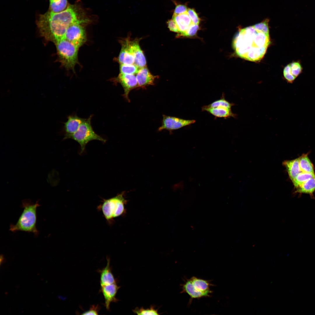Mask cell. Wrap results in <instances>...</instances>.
Segmentation results:
<instances>
[{
	"instance_id": "cell-1",
	"label": "cell",
	"mask_w": 315,
	"mask_h": 315,
	"mask_svg": "<svg viewBox=\"0 0 315 315\" xmlns=\"http://www.w3.org/2000/svg\"><path fill=\"white\" fill-rule=\"evenodd\" d=\"M270 43L269 34L252 26L239 30L234 38L233 45L236 54L240 57L257 62L263 58Z\"/></svg>"
},
{
	"instance_id": "cell-2",
	"label": "cell",
	"mask_w": 315,
	"mask_h": 315,
	"mask_svg": "<svg viewBox=\"0 0 315 315\" xmlns=\"http://www.w3.org/2000/svg\"><path fill=\"white\" fill-rule=\"evenodd\" d=\"M22 205L23 211L16 223L10 225V230L13 232L22 231L32 233L38 236L39 231L36 227V211L40 206L38 201L34 203L30 200H25L22 201Z\"/></svg>"
},
{
	"instance_id": "cell-3",
	"label": "cell",
	"mask_w": 315,
	"mask_h": 315,
	"mask_svg": "<svg viewBox=\"0 0 315 315\" xmlns=\"http://www.w3.org/2000/svg\"><path fill=\"white\" fill-rule=\"evenodd\" d=\"M55 44L61 63L66 69L74 70L78 63L79 48L64 39L58 41Z\"/></svg>"
},
{
	"instance_id": "cell-4",
	"label": "cell",
	"mask_w": 315,
	"mask_h": 315,
	"mask_svg": "<svg viewBox=\"0 0 315 315\" xmlns=\"http://www.w3.org/2000/svg\"><path fill=\"white\" fill-rule=\"evenodd\" d=\"M92 115L87 118H85L77 131L72 135L69 139L77 142L80 147V153L84 151L87 144L91 141L97 140L105 143L106 140L97 134L94 130L91 125Z\"/></svg>"
},
{
	"instance_id": "cell-5",
	"label": "cell",
	"mask_w": 315,
	"mask_h": 315,
	"mask_svg": "<svg viewBox=\"0 0 315 315\" xmlns=\"http://www.w3.org/2000/svg\"><path fill=\"white\" fill-rule=\"evenodd\" d=\"M210 281L193 276L182 285V293H187L191 299L209 297L212 293Z\"/></svg>"
},
{
	"instance_id": "cell-6",
	"label": "cell",
	"mask_w": 315,
	"mask_h": 315,
	"mask_svg": "<svg viewBox=\"0 0 315 315\" xmlns=\"http://www.w3.org/2000/svg\"><path fill=\"white\" fill-rule=\"evenodd\" d=\"M124 193H121L113 197L104 200L98 207L107 221L110 222L113 218L123 214L126 200Z\"/></svg>"
},
{
	"instance_id": "cell-7",
	"label": "cell",
	"mask_w": 315,
	"mask_h": 315,
	"mask_svg": "<svg viewBox=\"0 0 315 315\" xmlns=\"http://www.w3.org/2000/svg\"><path fill=\"white\" fill-rule=\"evenodd\" d=\"M81 25L79 24H74L69 26L63 38L70 42L79 48L83 45L86 40L85 31Z\"/></svg>"
},
{
	"instance_id": "cell-8",
	"label": "cell",
	"mask_w": 315,
	"mask_h": 315,
	"mask_svg": "<svg viewBox=\"0 0 315 315\" xmlns=\"http://www.w3.org/2000/svg\"><path fill=\"white\" fill-rule=\"evenodd\" d=\"M195 122L194 120H185L163 115L161 125L158 130L160 131L166 130L171 132L190 125Z\"/></svg>"
},
{
	"instance_id": "cell-9",
	"label": "cell",
	"mask_w": 315,
	"mask_h": 315,
	"mask_svg": "<svg viewBox=\"0 0 315 315\" xmlns=\"http://www.w3.org/2000/svg\"><path fill=\"white\" fill-rule=\"evenodd\" d=\"M115 82L120 83L123 88L124 93L122 94L123 97L128 102H130L129 97L130 92L138 87V83L136 76L134 75L120 73L117 78L114 80Z\"/></svg>"
},
{
	"instance_id": "cell-10",
	"label": "cell",
	"mask_w": 315,
	"mask_h": 315,
	"mask_svg": "<svg viewBox=\"0 0 315 315\" xmlns=\"http://www.w3.org/2000/svg\"><path fill=\"white\" fill-rule=\"evenodd\" d=\"M84 119L79 117L76 114L69 116L67 120L64 124L62 130L64 136L63 139H69L77 131Z\"/></svg>"
},
{
	"instance_id": "cell-11",
	"label": "cell",
	"mask_w": 315,
	"mask_h": 315,
	"mask_svg": "<svg viewBox=\"0 0 315 315\" xmlns=\"http://www.w3.org/2000/svg\"><path fill=\"white\" fill-rule=\"evenodd\" d=\"M303 68L300 60L294 61L287 65L284 68L283 75L287 81L293 83L296 78L302 72Z\"/></svg>"
},
{
	"instance_id": "cell-12",
	"label": "cell",
	"mask_w": 315,
	"mask_h": 315,
	"mask_svg": "<svg viewBox=\"0 0 315 315\" xmlns=\"http://www.w3.org/2000/svg\"><path fill=\"white\" fill-rule=\"evenodd\" d=\"M120 287L118 286L116 282L101 286L100 292L104 296L105 300L104 305L107 310H109L110 304L111 302H117L118 301L116 296Z\"/></svg>"
},
{
	"instance_id": "cell-13",
	"label": "cell",
	"mask_w": 315,
	"mask_h": 315,
	"mask_svg": "<svg viewBox=\"0 0 315 315\" xmlns=\"http://www.w3.org/2000/svg\"><path fill=\"white\" fill-rule=\"evenodd\" d=\"M139 39L130 41V51L134 58V64L140 68L146 66V60L143 52L140 48Z\"/></svg>"
},
{
	"instance_id": "cell-14",
	"label": "cell",
	"mask_w": 315,
	"mask_h": 315,
	"mask_svg": "<svg viewBox=\"0 0 315 315\" xmlns=\"http://www.w3.org/2000/svg\"><path fill=\"white\" fill-rule=\"evenodd\" d=\"M138 87L144 88L146 87L154 84L158 77L153 75L146 67L141 68L136 76Z\"/></svg>"
},
{
	"instance_id": "cell-15",
	"label": "cell",
	"mask_w": 315,
	"mask_h": 315,
	"mask_svg": "<svg viewBox=\"0 0 315 315\" xmlns=\"http://www.w3.org/2000/svg\"><path fill=\"white\" fill-rule=\"evenodd\" d=\"M172 19L175 21L178 30L177 36H184L187 30L192 23L187 12L178 15L173 14Z\"/></svg>"
},
{
	"instance_id": "cell-16",
	"label": "cell",
	"mask_w": 315,
	"mask_h": 315,
	"mask_svg": "<svg viewBox=\"0 0 315 315\" xmlns=\"http://www.w3.org/2000/svg\"><path fill=\"white\" fill-rule=\"evenodd\" d=\"M107 264L106 267L102 269H99L98 272L100 274V286L116 283V280L112 273V269L110 266V260L109 258H107Z\"/></svg>"
},
{
	"instance_id": "cell-17",
	"label": "cell",
	"mask_w": 315,
	"mask_h": 315,
	"mask_svg": "<svg viewBox=\"0 0 315 315\" xmlns=\"http://www.w3.org/2000/svg\"><path fill=\"white\" fill-rule=\"evenodd\" d=\"M202 111H206L216 118H223L225 119L231 117L236 118L237 115L233 113L231 109L223 107L214 108H201Z\"/></svg>"
},
{
	"instance_id": "cell-18",
	"label": "cell",
	"mask_w": 315,
	"mask_h": 315,
	"mask_svg": "<svg viewBox=\"0 0 315 315\" xmlns=\"http://www.w3.org/2000/svg\"><path fill=\"white\" fill-rule=\"evenodd\" d=\"M283 164L286 168L289 177L292 181L302 172L299 163V158L284 161Z\"/></svg>"
},
{
	"instance_id": "cell-19",
	"label": "cell",
	"mask_w": 315,
	"mask_h": 315,
	"mask_svg": "<svg viewBox=\"0 0 315 315\" xmlns=\"http://www.w3.org/2000/svg\"><path fill=\"white\" fill-rule=\"evenodd\" d=\"M118 60L120 64H134V58L131 53L130 47L128 46L125 45L121 47Z\"/></svg>"
},
{
	"instance_id": "cell-20",
	"label": "cell",
	"mask_w": 315,
	"mask_h": 315,
	"mask_svg": "<svg viewBox=\"0 0 315 315\" xmlns=\"http://www.w3.org/2000/svg\"><path fill=\"white\" fill-rule=\"evenodd\" d=\"M296 188L299 192L312 194L315 190V177L309 179Z\"/></svg>"
},
{
	"instance_id": "cell-21",
	"label": "cell",
	"mask_w": 315,
	"mask_h": 315,
	"mask_svg": "<svg viewBox=\"0 0 315 315\" xmlns=\"http://www.w3.org/2000/svg\"><path fill=\"white\" fill-rule=\"evenodd\" d=\"M299 166L302 172L314 173L313 164L309 159L307 154H303L299 158Z\"/></svg>"
},
{
	"instance_id": "cell-22",
	"label": "cell",
	"mask_w": 315,
	"mask_h": 315,
	"mask_svg": "<svg viewBox=\"0 0 315 315\" xmlns=\"http://www.w3.org/2000/svg\"><path fill=\"white\" fill-rule=\"evenodd\" d=\"M314 177H315L314 173L302 172L292 181L294 186L296 188L309 179Z\"/></svg>"
},
{
	"instance_id": "cell-23",
	"label": "cell",
	"mask_w": 315,
	"mask_h": 315,
	"mask_svg": "<svg viewBox=\"0 0 315 315\" xmlns=\"http://www.w3.org/2000/svg\"><path fill=\"white\" fill-rule=\"evenodd\" d=\"M67 0H58L50 2V11L55 13H58L66 10L69 7Z\"/></svg>"
},
{
	"instance_id": "cell-24",
	"label": "cell",
	"mask_w": 315,
	"mask_h": 315,
	"mask_svg": "<svg viewBox=\"0 0 315 315\" xmlns=\"http://www.w3.org/2000/svg\"><path fill=\"white\" fill-rule=\"evenodd\" d=\"M235 104L234 103H230L225 99L224 94L223 93L220 99L214 101L208 105L203 106L202 107L210 108L223 107L231 108Z\"/></svg>"
},
{
	"instance_id": "cell-25",
	"label": "cell",
	"mask_w": 315,
	"mask_h": 315,
	"mask_svg": "<svg viewBox=\"0 0 315 315\" xmlns=\"http://www.w3.org/2000/svg\"><path fill=\"white\" fill-rule=\"evenodd\" d=\"M140 68L134 64H120V73L134 75L139 71Z\"/></svg>"
},
{
	"instance_id": "cell-26",
	"label": "cell",
	"mask_w": 315,
	"mask_h": 315,
	"mask_svg": "<svg viewBox=\"0 0 315 315\" xmlns=\"http://www.w3.org/2000/svg\"><path fill=\"white\" fill-rule=\"evenodd\" d=\"M133 312L135 314L139 315L159 314L158 313V310L155 309L153 306H151L149 308L146 309H144L143 307L140 308H136L133 310Z\"/></svg>"
},
{
	"instance_id": "cell-27",
	"label": "cell",
	"mask_w": 315,
	"mask_h": 315,
	"mask_svg": "<svg viewBox=\"0 0 315 315\" xmlns=\"http://www.w3.org/2000/svg\"><path fill=\"white\" fill-rule=\"evenodd\" d=\"M269 21V19H266L262 22L256 24L253 26L256 29L260 30L265 33L269 34L268 27Z\"/></svg>"
},
{
	"instance_id": "cell-28",
	"label": "cell",
	"mask_w": 315,
	"mask_h": 315,
	"mask_svg": "<svg viewBox=\"0 0 315 315\" xmlns=\"http://www.w3.org/2000/svg\"><path fill=\"white\" fill-rule=\"evenodd\" d=\"M187 13L192 23L199 25L200 22V19L195 10L192 8H188Z\"/></svg>"
},
{
	"instance_id": "cell-29",
	"label": "cell",
	"mask_w": 315,
	"mask_h": 315,
	"mask_svg": "<svg viewBox=\"0 0 315 315\" xmlns=\"http://www.w3.org/2000/svg\"><path fill=\"white\" fill-rule=\"evenodd\" d=\"M199 28V25L192 23L186 32L184 36L191 37L196 34Z\"/></svg>"
},
{
	"instance_id": "cell-30",
	"label": "cell",
	"mask_w": 315,
	"mask_h": 315,
	"mask_svg": "<svg viewBox=\"0 0 315 315\" xmlns=\"http://www.w3.org/2000/svg\"><path fill=\"white\" fill-rule=\"evenodd\" d=\"M188 9L186 5L177 4L176 6L173 14L178 15L186 13Z\"/></svg>"
},
{
	"instance_id": "cell-31",
	"label": "cell",
	"mask_w": 315,
	"mask_h": 315,
	"mask_svg": "<svg viewBox=\"0 0 315 315\" xmlns=\"http://www.w3.org/2000/svg\"><path fill=\"white\" fill-rule=\"evenodd\" d=\"M100 309V307L98 304L93 305L88 311H85L81 314L82 315H98Z\"/></svg>"
},
{
	"instance_id": "cell-32",
	"label": "cell",
	"mask_w": 315,
	"mask_h": 315,
	"mask_svg": "<svg viewBox=\"0 0 315 315\" xmlns=\"http://www.w3.org/2000/svg\"><path fill=\"white\" fill-rule=\"evenodd\" d=\"M167 24L170 31L178 33V30L177 26L173 19L169 20L167 22Z\"/></svg>"
},
{
	"instance_id": "cell-33",
	"label": "cell",
	"mask_w": 315,
	"mask_h": 315,
	"mask_svg": "<svg viewBox=\"0 0 315 315\" xmlns=\"http://www.w3.org/2000/svg\"><path fill=\"white\" fill-rule=\"evenodd\" d=\"M5 262V259L3 256L1 255L0 256V264L1 265L2 263Z\"/></svg>"
},
{
	"instance_id": "cell-34",
	"label": "cell",
	"mask_w": 315,
	"mask_h": 315,
	"mask_svg": "<svg viewBox=\"0 0 315 315\" xmlns=\"http://www.w3.org/2000/svg\"><path fill=\"white\" fill-rule=\"evenodd\" d=\"M50 0V2H54L56 1H58V0Z\"/></svg>"
}]
</instances>
